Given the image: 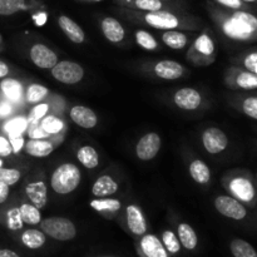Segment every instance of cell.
Instances as JSON below:
<instances>
[{
    "label": "cell",
    "instance_id": "6da1fadb",
    "mask_svg": "<svg viewBox=\"0 0 257 257\" xmlns=\"http://www.w3.org/2000/svg\"><path fill=\"white\" fill-rule=\"evenodd\" d=\"M257 30V18L247 12L237 10L223 24V32L232 39H247Z\"/></svg>",
    "mask_w": 257,
    "mask_h": 257
},
{
    "label": "cell",
    "instance_id": "7a4b0ae2",
    "mask_svg": "<svg viewBox=\"0 0 257 257\" xmlns=\"http://www.w3.org/2000/svg\"><path fill=\"white\" fill-rule=\"evenodd\" d=\"M80 183V171L73 163H64L53 172L50 178L52 188L59 195L73 192Z\"/></svg>",
    "mask_w": 257,
    "mask_h": 257
},
{
    "label": "cell",
    "instance_id": "3957f363",
    "mask_svg": "<svg viewBox=\"0 0 257 257\" xmlns=\"http://www.w3.org/2000/svg\"><path fill=\"white\" fill-rule=\"evenodd\" d=\"M43 231L58 241L73 240L77 235L74 223L65 217H49L40 221Z\"/></svg>",
    "mask_w": 257,
    "mask_h": 257
},
{
    "label": "cell",
    "instance_id": "277c9868",
    "mask_svg": "<svg viewBox=\"0 0 257 257\" xmlns=\"http://www.w3.org/2000/svg\"><path fill=\"white\" fill-rule=\"evenodd\" d=\"M52 74L58 82L64 83V84H75L83 79L84 70L82 65L78 63L63 60V62H58L52 68Z\"/></svg>",
    "mask_w": 257,
    "mask_h": 257
},
{
    "label": "cell",
    "instance_id": "5b68a950",
    "mask_svg": "<svg viewBox=\"0 0 257 257\" xmlns=\"http://www.w3.org/2000/svg\"><path fill=\"white\" fill-rule=\"evenodd\" d=\"M215 207L221 215L232 220H243L247 215L246 208L237 200L228 196H218L215 200Z\"/></svg>",
    "mask_w": 257,
    "mask_h": 257
},
{
    "label": "cell",
    "instance_id": "8992f818",
    "mask_svg": "<svg viewBox=\"0 0 257 257\" xmlns=\"http://www.w3.org/2000/svg\"><path fill=\"white\" fill-rule=\"evenodd\" d=\"M202 142L208 153L217 155L226 150L228 145V138L218 128H208L203 132Z\"/></svg>",
    "mask_w": 257,
    "mask_h": 257
},
{
    "label": "cell",
    "instance_id": "52a82bcc",
    "mask_svg": "<svg viewBox=\"0 0 257 257\" xmlns=\"http://www.w3.org/2000/svg\"><path fill=\"white\" fill-rule=\"evenodd\" d=\"M161 148V137L157 133H147L137 143L136 153L142 161H150L156 157Z\"/></svg>",
    "mask_w": 257,
    "mask_h": 257
},
{
    "label": "cell",
    "instance_id": "ba28073f",
    "mask_svg": "<svg viewBox=\"0 0 257 257\" xmlns=\"http://www.w3.org/2000/svg\"><path fill=\"white\" fill-rule=\"evenodd\" d=\"M30 59L42 69H52L58 63V57L50 48L44 44H34L30 49Z\"/></svg>",
    "mask_w": 257,
    "mask_h": 257
},
{
    "label": "cell",
    "instance_id": "9c48e42d",
    "mask_svg": "<svg viewBox=\"0 0 257 257\" xmlns=\"http://www.w3.org/2000/svg\"><path fill=\"white\" fill-rule=\"evenodd\" d=\"M145 20L151 27L163 30H172L180 24V20L175 14L170 12H162V10L147 13Z\"/></svg>",
    "mask_w": 257,
    "mask_h": 257
},
{
    "label": "cell",
    "instance_id": "30bf717a",
    "mask_svg": "<svg viewBox=\"0 0 257 257\" xmlns=\"http://www.w3.org/2000/svg\"><path fill=\"white\" fill-rule=\"evenodd\" d=\"M201 94L193 88H182L175 94V103L186 110L197 109L201 104Z\"/></svg>",
    "mask_w": 257,
    "mask_h": 257
},
{
    "label": "cell",
    "instance_id": "8fae6325",
    "mask_svg": "<svg viewBox=\"0 0 257 257\" xmlns=\"http://www.w3.org/2000/svg\"><path fill=\"white\" fill-rule=\"evenodd\" d=\"M125 215H127V223L130 230L135 235H145L147 231V223H146L145 216H143L142 211L138 206L131 205L128 206L125 210Z\"/></svg>",
    "mask_w": 257,
    "mask_h": 257
},
{
    "label": "cell",
    "instance_id": "7c38bea8",
    "mask_svg": "<svg viewBox=\"0 0 257 257\" xmlns=\"http://www.w3.org/2000/svg\"><path fill=\"white\" fill-rule=\"evenodd\" d=\"M70 118L75 124L83 128H93L97 125L98 118L90 108L83 105H75L70 109Z\"/></svg>",
    "mask_w": 257,
    "mask_h": 257
},
{
    "label": "cell",
    "instance_id": "4fadbf2b",
    "mask_svg": "<svg viewBox=\"0 0 257 257\" xmlns=\"http://www.w3.org/2000/svg\"><path fill=\"white\" fill-rule=\"evenodd\" d=\"M230 190L238 200L245 201V202H250L255 197V187L247 178H233L230 183Z\"/></svg>",
    "mask_w": 257,
    "mask_h": 257
},
{
    "label": "cell",
    "instance_id": "5bb4252c",
    "mask_svg": "<svg viewBox=\"0 0 257 257\" xmlns=\"http://www.w3.org/2000/svg\"><path fill=\"white\" fill-rule=\"evenodd\" d=\"M58 24H59L60 29L63 30V33H64V34L67 35L73 43H75V44H80V43L84 42L85 39L84 32H83L82 28H80L74 20L65 17V15H62V17H59V19H58Z\"/></svg>",
    "mask_w": 257,
    "mask_h": 257
},
{
    "label": "cell",
    "instance_id": "9a60e30c",
    "mask_svg": "<svg viewBox=\"0 0 257 257\" xmlns=\"http://www.w3.org/2000/svg\"><path fill=\"white\" fill-rule=\"evenodd\" d=\"M25 192H27L28 197L30 198L33 205L35 207L40 208L44 207L47 205L48 200V188L44 182L38 181V182H32L25 187Z\"/></svg>",
    "mask_w": 257,
    "mask_h": 257
},
{
    "label": "cell",
    "instance_id": "2e32d148",
    "mask_svg": "<svg viewBox=\"0 0 257 257\" xmlns=\"http://www.w3.org/2000/svg\"><path fill=\"white\" fill-rule=\"evenodd\" d=\"M155 72L162 79L173 80L183 74V67L180 63L173 62V60H162L156 64Z\"/></svg>",
    "mask_w": 257,
    "mask_h": 257
},
{
    "label": "cell",
    "instance_id": "e0dca14e",
    "mask_svg": "<svg viewBox=\"0 0 257 257\" xmlns=\"http://www.w3.org/2000/svg\"><path fill=\"white\" fill-rule=\"evenodd\" d=\"M102 32L104 37L112 43L122 42L124 38V28L114 18H104L102 22Z\"/></svg>",
    "mask_w": 257,
    "mask_h": 257
},
{
    "label": "cell",
    "instance_id": "ac0fdd59",
    "mask_svg": "<svg viewBox=\"0 0 257 257\" xmlns=\"http://www.w3.org/2000/svg\"><path fill=\"white\" fill-rule=\"evenodd\" d=\"M141 247L147 257H167V250L155 235H146L141 241Z\"/></svg>",
    "mask_w": 257,
    "mask_h": 257
},
{
    "label": "cell",
    "instance_id": "d6986e66",
    "mask_svg": "<svg viewBox=\"0 0 257 257\" xmlns=\"http://www.w3.org/2000/svg\"><path fill=\"white\" fill-rule=\"evenodd\" d=\"M118 191V183L110 176H100L92 187V193L95 197H105Z\"/></svg>",
    "mask_w": 257,
    "mask_h": 257
},
{
    "label": "cell",
    "instance_id": "ffe728a7",
    "mask_svg": "<svg viewBox=\"0 0 257 257\" xmlns=\"http://www.w3.org/2000/svg\"><path fill=\"white\" fill-rule=\"evenodd\" d=\"M53 145L48 141L43 140H30L25 145V151L28 155L33 156V157H48L50 153L53 152Z\"/></svg>",
    "mask_w": 257,
    "mask_h": 257
},
{
    "label": "cell",
    "instance_id": "44dd1931",
    "mask_svg": "<svg viewBox=\"0 0 257 257\" xmlns=\"http://www.w3.org/2000/svg\"><path fill=\"white\" fill-rule=\"evenodd\" d=\"M178 237H180L181 245L187 250H195L198 243L197 235L188 223H181L178 226Z\"/></svg>",
    "mask_w": 257,
    "mask_h": 257
},
{
    "label": "cell",
    "instance_id": "7402d4cb",
    "mask_svg": "<svg viewBox=\"0 0 257 257\" xmlns=\"http://www.w3.org/2000/svg\"><path fill=\"white\" fill-rule=\"evenodd\" d=\"M190 173L197 183L205 185L211 180V171L203 161L196 160L190 165Z\"/></svg>",
    "mask_w": 257,
    "mask_h": 257
},
{
    "label": "cell",
    "instance_id": "603a6c76",
    "mask_svg": "<svg viewBox=\"0 0 257 257\" xmlns=\"http://www.w3.org/2000/svg\"><path fill=\"white\" fill-rule=\"evenodd\" d=\"M77 158L84 167L89 168V170L95 168L98 166V163H99V157H98L97 151L93 147H90V146H83L78 151Z\"/></svg>",
    "mask_w": 257,
    "mask_h": 257
},
{
    "label": "cell",
    "instance_id": "cb8c5ba5",
    "mask_svg": "<svg viewBox=\"0 0 257 257\" xmlns=\"http://www.w3.org/2000/svg\"><path fill=\"white\" fill-rule=\"evenodd\" d=\"M3 93L5 97L12 102H18L22 98L23 87L22 83L18 82L17 79H4L0 84Z\"/></svg>",
    "mask_w": 257,
    "mask_h": 257
},
{
    "label": "cell",
    "instance_id": "d4e9b609",
    "mask_svg": "<svg viewBox=\"0 0 257 257\" xmlns=\"http://www.w3.org/2000/svg\"><path fill=\"white\" fill-rule=\"evenodd\" d=\"M22 242L28 248L37 250L45 243V235L39 230H27L23 232Z\"/></svg>",
    "mask_w": 257,
    "mask_h": 257
},
{
    "label": "cell",
    "instance_id": "484cf974",
    "mask_svg": "<svg viewBox=\"0 0 257 257\" xmlns=\"http://www.w3.org/2000/svg\"><path fill=\"white\" fill-rule=\"evenodd\" d=\"M20 215H22L23 222L28 225H38L42 221V215H40L39 208L35 207L34 205L30 203H23L19 207Z\"/></svg>",
    "mask_w": 257,
    "mask_h": 257
},
{
    "label": "cell",
    "instance_id": "4316f807",
    "mask_svg": "<svg viewBox=\"0 0 257 257\" xmlns=\"http://www.w3.org/2000/svg\"><path fill=\"white\" fill-rule=\"evenodd\" d=\"M231 252L233 257H257L255 248L246 241L241 238H236L231 242Z\"/></svg>",
    "mask_w": 257,
    "mask_h": 257
},
{
    "label": "cell",
    "instance_id": "83f0119b",
    "mask_svg": "<svg viewBox=\"0 0 257 257\" xmlns=\"http://www.w3.org/2000/svg\"><path fill=\"white\" fill-rule=\"evenodd\" d=\"M162 39L165 44L172 49H182L187 44V37L183 33L176 32V30H167L162 35Z\"/></svg>",
    "mask_w": 257,
    "mask_h": 257
},
{
    "label": "cell",
    "instance_id": "f1b7e54d",
    "mask_svg": "<svg viewBox=\"0 0 257 257\" xmlns=\"http://www.w3.org/2000/svg\"><path fill=\"white\" fill-rule=\"evenodd\" d=\"M28 119L24 117H15L8 120L4 125V131L8 133L9 137H18L27 130Z\"/></svg>",
    "mask_w": 257,
    "mask_h": 257
},
{
    "label": "cell",
    "instance_id": "f546056e",
    "mask_svg": "<svg viewBox=\"0 0 257 257\" xmlns=\"http://www.w3.org/2000/svg\"><path fill=\"white\" fill-rule=\"evenodd\" d=\"M25 9V0H0V15H12Z\"/></svg>",
    "mask_w": 257,
    "mask_h": 257
},
{
    "label": "cell",
    "instance_id": "4dcf8cb0",
    "mask_svg": "<svg viewBox=\"0 0 257 257\" xmlns=\"http://www.w3.org/2000/svg\"><path fill=\"white\" fill-rule=\"evenodd\" d=\"M48 95V88L42 84H32L27 90L28 103H39Z\"/></svg>",
    "mask_w": 257,
    "mask_h": 257
},
{
    "label": "cell",
    "instance_id": "1f68e13d",
    "mask_svg": "<svg viewBox=\"0 0 257 257\" xmlns=\"http://www.w3.org/2000/svg\"><path fill=\"white\" fill-rule=\"evenodd\" d=\"M120 202L114 198H108V200H94L90 202V207L94 208L95 211H109V212H115L120 208Z\"/></svg>",
    "mask_w": 257,
    "mask_h": 257
},
{
    "label": "cell",
    "instance_id": "d6a6232c",
    "mask_svg": "<svg viewBox=\"0 0 257 257\" xmlns=\"http://www.w3.org/2000/svg\"><path fill=\"white\" fill-rule=\"evenodd\" d=\"M23 218L20 215V211L18 207L10 208L7 212V226L12 231H19L23 228Z\"/></svg>",
    "mask_w": 257,
    "mask_h": 257
},
{
    "label": "cell",
    "instance_id": "836d02e7",
    "mask_svg": "<svg viewBox=\"0 0 257 257\" xmlns=\"http://www.w3.org/2000/svg\"><path fill=\"white\" fill-rule=\"evenodd\" d=\"M136 42L146 50H153L158 45L157 40L153 38V35H151L148 32H145V30H138L136 33Z\"/></svg>",
    "mask_w": 257,
    "mask_h": 257
},
{
    "label": "cell",
    "instance_id": "e575fe53",
    "mask_svg": "<svg viewBox=\"0 0 257 257\" xmlns=\"http://www.w3.org/2000/svg\"><path fill=\"white\" fill-rule=\"evenodd\" d=\"M236 84L242 89H256L257 75L251 72H242L236 78Z\"/></svg>",
    "mask_w": 257,
    "mask_h": 257
},
{
    "label": "cell",
    "instance_id": "d590c367",
    "mask_svg": "<svg viewBox=\"0 0 257 257\" xmlns=\"http://www.w3.org/2000/svg\"><path fill=\"white\" fill-rule=\"evenodd\" d=\"M163 246L170 253H177L181 250V242L172 231H165L162 236Z\"/></svg>",
    "mask_w": 257,
    "mask_h": 257
},
{
    "label": "cell",
    "instance_id": "8d00e7d4",
    "mask_svg": "<svg viewBox=\"0 0 257 257\" xmlns=\"http://www.w3.org/2000/svg\"><path fill=\"white\" fill-rule=\"evenodd\" d=\"M195 48L203 55H211L215 52V44L208 35L203 34L198 37L195 42Z\"/></svg>",
    "mask_w": 257,
    "mask_h": 257
},
{
    "label": "cell",
    "instance_id": "74e56055",
    "mask_svg": "<svg viewBox=\"0 0 257 257\" xmlns=\"http://www.w3.org/2000/svg\"><path fill=\"white\" fill-rule=\"evenodd\" d=\"M40 127L48 133V135H55V133L60 132L63 130V122L59 118L54 117V115H48L42 120V125Z\"/></svg>",
    "mask_w": 257,
    "mask_h": 257
},
{
    "label": "cell",
    "instance_id": "f35d334b",
    "mask_svg": "<svg viewBox=\"0 0 257 257\" xmlns=\"http://www.w3.org/2000/svg\"><path fill=\"white\" fill-rule=\"evenodd\" d=\"M20 172L15 168H0V181L8 186L15 185L20 180Z\"/></svg>",
    "mask_w": 257,
    "mask_h": 257
},
{
    "label": "cell",
    "instance_id": "ab89813d",
    "mask_svg": "<svg viewBox=\"0 0 257 257\" xmlns=\"http://www.w3.org/2000/svg\"><path fill=\"white\" fill-rule=\"evenodd\" d=\"M48 109H49V105H48L47 103H42V104L35 105L32 109V112H30L29 118H28V123H29V124H35V123L39 122L40 118H43L47 114Z\"/></svg>",
    "mask_w": 257,
    "mask_h": 257
},
{
    "label": "cell",
    "instance_id": "60d3db41",
    "mask_svg": "<svg viewBox=\"0 0 257 257\" xmlns=\"http://www.w3.org/2000/svg\"><path fill=\"white\" fill-rule=\"evenodd\" d=\"M135 4L138 9L145 10V12H157L162 8L161 0H135Z\"/></svg>",
    "mask_w": 257,
    "mask_h": 257
},
{
    "label": "cell",
    "instance_id": "b9f144b4",
    "mask_svg": "<svg viewBox=\"0 0 257 257\" xmlns=\"http://www.w3.org/2000/svg\"><path fill=\"white\" fill-rule=\"evenodd\" d=\"M242 109L248 117L257 119V97L246 98L242 103Z\"/></svg>",
    "mask_w": 257,
    "mask_h": 257
},
{
    "label": "cell",
    "instance_id": "7bdbcfd3",
    "mask_svg": "<svg viewBox=\"0 0 257 257\" xmlns=\"http://www.w3.org/2000/svg\"><path fill=\"white\" fill-rule=\"evenodd\" d=\"M29 124V123H28ZM28 133H29V137L32 140H40V138H45L48 136V133L43 130L42 127L38 125V123L35 124H30L29 130H28Z\"/></svg>",
    "mask_w": 257,
    "mask_h": 257
},
{
    "label": "cell",
    "instance_id": "ee69618b",
    "mask_svg": "<svg viewBox=\"0 0 257 257\" xmlns=\"http://www.w3.org/2000/svg\"><path fill=\"white\" fill-rule=\"evenodd\" d=\"M245 67L247 68L248 72L257 75V53H251L245 58Z\"/></svg>",
    "mask_w": 257,
    "mask_h": 257
},
{
    "label": "cell",
    "instance_id": "f6af8a7d",
    "mask_svg": "<svg viewBox=\"0 0 257 257\" xmlns=\"http://www.w3.org/2000/svg\"><path fill=\"white\" fill-rule=\"evenodd\" d=\"M10 146H12V151L14 153H19L22 151V148L24 147V138L22 136H18V137H10L9 140Z\"/></svg>",
    "mask_w": 257,
    "mask_h": 257
},
{
    "label": "cell",
    "instance_id": "bcb514c9",
    "mask_svg": "<svg viewBox=\"0 0 257 257\" xmlns=\"http://www.w3.org/2000/svg\"><path fill=\"white\" fill-rule=\"evenodd\" d=\"M218 4L223 5V7H227L230 9H235V10H240L242 8L243 2L242 0H216Z\"/></svg>",
    "mask_w": 257,
    "mask_h": 257
},
{
    "label": "cell",
    "instance_id": "7dc6e473",
    "mask_svg": "<svg viewBox=\"0 0 257 257\" xmlns=\"http://www.w3.org/2000/svg\"><path fill=\"white\" fill-rule=\"evenodd\" d=\"M12 152V146H10L9 141L0 136V156L7 157V156H9Z\"/></svg>",
    "mask_w": 257,
    "mask_h": 257
},
{
    "label": "cell",
    "instance_id": "c3c4849f",
    "mask_svg": "<svg viewBox=\"0 0 257 257\" xmlns=\"http://www.w3.org/2000/svg\"><path fill=\"white\" fill-rule=\"evenodd\" d=\"M9 196V186L0 181V203H4Z\"/></svg>",
    "mask_w": 257,
    "mask_h": 257
},
{
    "label": "cell",
    "instance_id": "681fc988",
    "mask_svg": "<svg viewBox=\"0 0 257 257\" xmlns=\"http://www.w3.org/2000/svg\"><path fill=\"white\" fill-rule=\"evenodd\" d=\"M13 112L12 105L8 102L0 103V117H8Z\"/></svg>",
    "mask_w": 257,
    "mask_h": 257
},
{
    "label": "cell",
    "instance_id": "f907efd6",
    "mask_svg": "<svg viewBox=\"0 0 257 257\" xmlns=\"http://www.w3.org/2000/svg\"><path fill=\"white\" fill-rule=\"evenodd\" d=\"M0 257H20L17 252L8 248H0Z\"/></svg>",
    "mask_w": 257,
    "mask_h": 257
},
{
    "label": "cell",
    "instance_id": "816d5d0a",
    "mask_svg": "<svg viewBox=\"0 0 257 257\" xmlns=\"http://www.w3.org/2000/svg\"><path fill=\"white\" fill-rule=\"evenodd\" d=\"M9 74V67L0 60V78H5Z\"/></svg>",
    "mask_w": 257,
    "mask_h": 257
},
{
    "label": "cell",
    "instance_id": "f5cc1de1",
    "mask_svg": "<svg viewBox=\"0 0 257 257\" xmlns=\"http://www.w3.org/2000/svg\"><path fill=\"white\" fill-rule=\"evenodd\" d=\"M34 18H35V22H37L38 25H43L45 23V20H47V15L45 14H39Z\"/></svg>",
    "mask_w": 257,
    "mask_h": 257
},
{
    "label": "cell",
    "instance_id": "db71d44e",
    "mask_svg": "<svg viewBox=\"0 0 257 257\" xmlns=\"http://www.w3.org/2000/svg\"><path fill=\"white\" fill-rule=\"evenodd\" d=\"M242 2H245V3H255V2H257V0H242Z\"/></svg>",
    "mask_w": 257,
    "mask_h": 257
},
{
    "label": "cell",
    "instance_id": "11a10c76",
    "mask_svg": "<svg viewBox=\"0 0 257 257\" xmlns=\"http://www.w3.org/2000/svg\"><path fill=\"white\" fill-rule=\"evenodd\" d=\"M2 167H3V161L0 160V168H2Z\"/></svg>",
    "mask_w": 257,
    "mask_h": 257
},
{
    "label": "cell",
    "instance_id": "9f6ffc18",
    "mask_svg": "<svg viewBox=\"0 0 257 257\" xmlns=\"http://www.w3.org/2000/svg\"><path fill=\"white\" fill-rule=\"evenodd\" d=\"M161 2H163V0H161ZM165 2H171V0H165Z\"/></svg>",
    "mask_w": 257,
    "mask_h": 257
},
{
    "label": "cell",
    "instance_id": "6f0895ef",
    "mask_svg": "<svg viewBox=\"0 0 257 257\" xmlns=\"http://www.w3.org/2000/svg\"><path fill=\"white\" fill-rule=\"evenodd\" d=\"M102 257H112V256H102Z\"/></svg>",
    "mask_w": 257,
    "mask_h": 257
},
{
    "label": "cell",
    "instance_id": "680465c9",
    "mask_svg": "<svg viewBox=\"0 0 257 257\" xmlns=\"http://www.w3.org/2000/svg\"><path fill=\"white\" fill-rule=\"evenodd\" d=\"M0 43H2V37H0Z\"/></svg>",
    "mask_w": 257,
    "mask_h": 257
},
{
    "label": "cell",
    "instance_id": "91938a15",
    "mask_svg": "<svg viewBox=\"0 0 257 257\" xmlns=\"http://www.w3.org/2000/svg\"><path fill=\"white\" fill-rule=\"evenodd\" d=\"M94 2H99V0H94Z\"/></svg>",
    "mask_w": 257,
    "mask_h": 257
}]
</instances>
